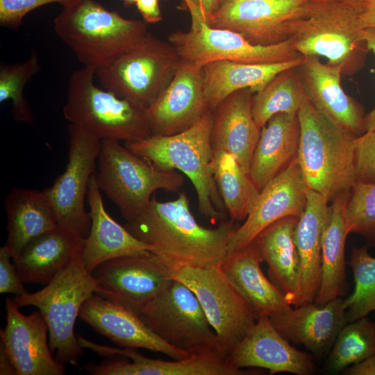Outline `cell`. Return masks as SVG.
<instances>
[{
    "mask_svg": "<svg viewBox=\"0 0 375 375\" xmlns=\"http://www.w3.org/2000/svg\"><path fill=\"white\" fill-rule=\"evenodd\" d=\"M235 222L223 220L214 228L201 226L190 211L188 195L181 192L168 201L153 195L125 227L172 268L206 267L221 265L226 258L228 244L240 226Z\"/></svg>",
    "mask_w": 375,
    "mask_h": 375,
    "instance_id": "1",
    "label": "cell"
},
{
    "mask_svg": "<svg viewBox=\"0 0 375 375\" xmlns=\"http://www.w3.org/2000/svg\"><path fill=\"white\" fill-rule=\"evenodd\" d=\"M213 110H208L190 128L174 135H151L125 142L135 154L162 170H178L192 183L199 209L206 219L225 218L226 208L212 172L211 133Z\"/></svg>",
    "mask_w": 375,
    "mask_h": 375,
    "instance_id": "2",
    "label": "cell"
},
{
    "mask_svg": "<svg viewBox=\"0 0 375 375\" xmlns=\"http://www.w3.org/2000/svg\"><path fill=\"white\" fill-rule=\"evenodd\" d=\"M83 240L67 265L42 290L12 299L19 308L31 306L41 312L49 326V347L54 358L74 366H78L83 349L75 335V322L83 303L97 290L96 280L83 263Z\"/></svg>",
    "mask_w": 375,
    "mask_h": 375,
    "instance_id": "3",
    "label": "cell"
},
{
    "mask_svg": "<svg viewBox=\"0 0 375 375\" xmlns=\"http://www.w3.org/2000/svg\"><path fill=\"white\" fill-rule=\"evenodd\" d=\"M297 117L300 126L297 160L306 186L332 201L356 183L354 137L342 131L307 98Z\"/></svg>",
    "mask_w": 375,
    "mask_h": 375,
    "instance_id": "4",
    "label": "cell"
},
{
    "mask_svg": "<svg viewBox=\"0 0 375 375\" xmlns=\"http://www.w3.org/2000/svg\"><path fill=\"white\" fill-rule=\"evenodd\" d=\"M147 24L124 18L94 0H78L62 7L53 28L84 67L96 70L138 42L148 33Z\"/></svg>",
    "mask_w": 375,
    "mask_h": 375,
    "instance_id": "5",
    "label": "cell"
},
{
    "mask_svg": "<svg viewBox=\"0 0 375 375\" xmlns=\"http://www.w3.org/2000/svg\"><path fill=\"white\" fill-rule=\"evenodd\" d=\"M95 70L83 67L69 76L65 118L100 140L125 142L152 135L148 108L101 88Z\"/></svg>",
    "mask_w": 375,
    "mask_h": 375,
    "instance_id": "6",
    "label": "cell"
},
{
    "mask_svg": "<svg viewBox=\"0 0 375 375\" xmlns=\"http://www.w3.org/2000/svg\"><path fill=\"white\" fill-rule=\"evenodd\" d=\"M359 14L342 0H309L291 23L288 38L303 56L324 57L328 64L349 70L366 47Z\"/></svg>",
    "mask_w": 375,
    "mask_h": 375,
    "instance_id": "7",
    "label": "cell"
},
{
    "mask_svg": "<svg viewBox=\"0 0 375 375\" xmlns=\"http://www.w3.org/2000/svg\"><path fill=\"white\" fill-rule=\"evenodd\" d=\"M97 167L99 189L126 222L149 205L156 190L178 192L184 183L176 170L158 169L117 140H101Z\"/></svg>",
    "mask_w": 375,
    "mask_h": 375,
    "instance_id": "8",
    "label": "cell"
},
{
    "mask_svg": "<svg viewBox=\"0 0 375 375\" xmlns=\"http://www.w3.org/2000/svg\"><path fill=\"white\" fill-rule=\"evenodd\" d=\"M181 59L169 42L149 32L95 70L103 89L149 108L169 85Z\"/></svg>",
    "mask_w": 375,
    "mask_h": 375,
    "instance_id": "9",
    "label": "cell"
},
{
    "mask_svg": "<svg viewBox=\"0 0 375 375\" xmlns=\"http://www.w3.org/2000/svg\"><path fill=\"white\" fill-rule=\"evenodd\" d=\"M134 311L173 347L191 355L216 354L224 358L199 301L183 283L172 279L160 293Z\"/></svg>",
    "mask_w": 375,
    "mask_h": 375,
    "instance_id": "10",
    "label": "cell"
},
{
    "mask_svg": "<svg viewBox=\"0 0 375 375\" xmlns=\"http://www.w3.org/2000/svg\"><path fill=\"white\" fill-rule=\"evenodd\" d=\"M172 278L194 293L226 358L256 322V312L225 275L221 265L174 267Z\"/></svg>",
    "mask_w": 375,
    "mask_h": 375,
    "instance_id": "11",
    "label": "cell"
},
{
    "mask_svg": "<svg viewBox=\"0 0 375 375\" xmlns=\"http://www.w3.org/2000/svg\"><path fill=\"white\" fill-rule=\"evenodd\" d=\"M68 135L65 170L44 192L54 209L58 226L85 239L91 226L85 199L94 174L101 140L73 124H69Z\"/></svg>",
    "mask_w": 375,
    "mask_h": 375,
    "instance_id": "12",
    "label": "cell"
},
{
    "mask_svg": "<svg viewBox=\"0 0 375 375\" xmlns=\"http://www.w3.org/2000/svg\"><path fill=\"white\" fill-rule=\"evenodd\" d=\"M182 61L203 67L208 62L228 60L241 63H273L303 58L290 39L269 44H255L235 31L217 28L203 22L199 28L176 31L168 36Z\"/></svg>",
    "mask_w": 375,
    "mask_h": 375,
    "instance_id": "13",
    "label": "cell"
},
{
    "mask_svg": "<svg viewBox=\"0 0 375 375\" xmlns=\"http://www.w3.org/2000/svg\"><path fill=\"white\" fill-rule=\"evenodd\" d=\"M172 267L148 251L107 260L92 275L96 294L136 310L160 293L172 281Z\"/></svg>",
    "mask_w": 375,
    "mask_h": 375,
    "instance_id": "14",
    "label": "cell"
},
{
    "mask_svg": "<svg viewBox=\"0 0 375 375\" xmlns=\"http://www.w3.org/2000/svg\"><path fill=\"white\" fill-rule=\"evenodd\" d=\"M308 1L221 0L206 23L238 33L255 44H274L288 39L291 23L303 15Z\"/></svg>",
    "mask_w": 375,
    "mask_h": 375,
    "instance_id": "15",
    "label": "cell"
},
{
    "mask_svg": "<svg viewBox=\"0 0 375 375\" xmlns=\"http://www.w3.org/2000/svg\"><path fill=\"white\" fill-rule=\"evenodd\" d=\"M307 186L297 156L260 192L247 217L228 244V255L252 242L267 226L288 216L299 217L306 206Z\"/></svg>",
    "mask_w": 375,
    "mask_h": 375,
    "instance_id": "16",
    "label": "cell"
},
{
    "mask_svg": "<svg viewBox=\"0 0 375 375\" xmlns=\"http://www.w3.org/2000/svg\"><path fill=\"white\" fill-rule=\"evenodd\" d=\"M297 70L306 98L322 115L354 138L367 131L362 106L341 85L342 66L324 64L317 56H306Z\"/></svg>",
    "mask_w": 375,
    "mask_h": 375,
    "instance_id": "17",
    "label": "cell"
},
{
    "mask_svg": "<svg viewBox=\"0 0 375 375\" xmlns=\"http://www.w3.org/2000/svg\"><path fill=\"white\" fill-rule=\"evenodd\" d=\"M12 299H6V326L0 330L17 375H63V364L53 358L48 342L49 326L40 310L23 315Z\"/></svg>",
    "mask_w": 375,
    "mask_h": 375,
    "instance_id": "18",
    "label": "cell"
},
{
    "mask_svg": "<svg viewBox=\"0 0 375 375\" xmlns=\"http://www.w3.org/2000/svg\"><path fill=\"white\" fill-rule=\"evenodd\" d=\"M209 110L203 90V67L181 62L169 85L148 108L151 133L171 135L197 122Z\"/></svg>",
    "mask_w": 375,
    "mask_h": 375,
    "instance_id": "19",
    "label": "cell"
},
{
    "mask_svg": "<svg viewBox=\"0 0 375 375\" xmlns=\"http://www.w3.org/2000/svg\"><path fill=\"white\" fill-rule=\"evenodd\" d=\"M226 360L236 368H262L269 370L270 374L287 372L310 375L315 369L312 355L292 345L267 315L258 317Z\"/></svg>",
    "mask_w": 375,
    "mask_h": 375,
    "instance_id": "20",
    "label": "cell"
},
{
    "mask_svg": "<svg viewBox=\"0 0 375 375\" xmlns=\"http://www.w3.org/2000/svg\"><path fill=\"white\" fill-rule=\"evenodd\" d=\"M79 317L120 347L160 352L174 360L191 356L162 340L133 310L96 293L83 303Z\"/></svg>",
    "mask_w": 375,
    "mask_h": 375,
    "instance_id": "21",
    "label": "cell"
},
{
    "mask_svg": "<svg viewBox=\"0 0 375 375\" xmlns=\"http://www.w3.org/2000/svg\"><path fill=\"white\" fill-rule=\"evenodd\" d=\"M277 331L290 342L302 345L315 357L329 353L347 323L343 299L324 305L310 303L269 316Z\"/></svg>",
    "mask_w": 375,
    "mask_h": 375,
    "instance_id": "22",
    "label": "cell"
},
{
    "mask_svg": "<svg viewBox=\"0 0 375 375\" xmlns=\"http://www.w3.org/2000/svg\"><path fill=\"white\" fill-rule=\"evenodd\" d=\"M87 201L91 226L83 240L82 256L90 273L103 262L151 251V247L117 222L107 212L95 174L90 181Z\"/></svg>",
    "mask_w": 375,
    "mask_h": 375,
    "instance_id": "23",
    "label": "cell"
},
{
    "mask_svg": "<svg viewBox=\"0 0 375 375\" xmlns=\"http://www.w3.org/2000/svg\"><path fill=\"white\" fill-rule=\"evenodd\" d=\"M253 95L249 89H244L226 98L213 110L211 133L213 150L233 154L249 174L261 132L253 117Z\"/></svg>",
    "mask_w": 375,
    "mask_h": 375,
    "instance_id": "24",
    "label": "cell"
},
{
    "mask_svg": "<svg viewBox=\"0 0 375 375\" xmlns=\"http://www.w3.org/2000/svg\"><path fill=\"white\" fill-rule=\"evenodd\" d=\"M298 219L294 216L278 219L253 240L268 267L269 279L294 307L298 306L301 280L300 260L294 240Z\"/></svg>",
    "mask_w": 375,
    "mask_h": 375,
    "instance_id": "25",
    "label": "cell"
},
{
    "mask_svg": "<svg viewBox=\"0 0 375 375\" xmlns=\"http://www.w3.org/2000/svg\"><path fill=\"white\" fill-rule=\"evenodd\" d=\"M307 201L299 217L294 240L301 265L298 306L314 302L320 286L322 247L329 202L322 194L306 188Z\"/></svg>",
    "mask_w": 375,
    "mask_h": 375,
    "instance_id": "26",
    "label": "cell"
},
{
    "mask_svg": "<svg viewBox=\"0 0 375 375\" xmlns=\"http://www.w3.org/2000/svg\"><path fill=\"white\" fill-rule=\"evenodd\" d=\"M262 262L256 244L253 241L227 255L221 267L258 317L290 310L292 306L282 291L265 276L260 266Z\"/></svg>",
    "mask_w": 375,
    "mask_h": 375,
    "instance_id": "27",
    "label": "cell"
},
{
    "mask_svg": "<svg viewBox=\"0 0 375 375\" xmlns=\"http://www.w3.org/2000/svg\"><path fill=\"white\" fill-rule=\"evenodd\" d=\"M117 356L132 362L106 360L97 364L99 375H244L251 371L232 366L226 358L216 354L191 355L188 358L165 361L147 358L134 349L115 348Z\"/></svg>",
    "mask_w": 375,
    "mask_h": 375,
    "instance_id": "28",
    "label": "cell"
},
{
    "mask_svg": "<svg viewBox=\"0 0 375 375\" xmlns=\"http://www.w3.org/2000/svg\"><path fill=\"white\" fill-rule=\"evenodd\" d=\"M304 57L273 63H241L217 60L203 67V90L209 110H214L226 98L238 90L253 94L262 90L279 73L299 66Z\"/></svg>",
    "mask_w": 375,
    "mask_h": 375,
    "instance_id": "29",
    "label": "cell"
},
{
    "mask_svg": "<svg viewBox=\"0 0 375 375\" xmlns=\"http://www.w3.org/2000/svg\"><path fill=\"white\" fill-rule=\"evenodd\" d=\"M299 138L297 115L278 113L261 128L249 170L260 192L297 156Z\"/></svg>",
    "mask_w": 375,
    "mask_h": 375,
    "instance_id": "30",
    "label": "cell"
},
{
    "mask_svg": "<svg viewBox=\"0 0 375 375\" xmlns=\"http://www.w3.org/2000/svg\"><path fill=\"white\" fill-rule=\"evenodd\" d=\"M8 238L5 247L12 259L31 241L58 226L54 209L44 191L13 188L4 200Z\"/></svg>",
    "mask_w": 375,
    "mask_h": 375,
    "instance_id": "31",
    "label": "cell"
},
{
    "mask_svg": "<svg viewBox=\"0 0 375 375\" xmlns=\"http://www.w3.org/2000/svg\"><path fill=\"white\" fill-rule=\"evenodd\" d=\"M348 195L338 196L329 206L322 240L320 286L313 302L317 306L347 292L345 244L350 233L346 217Z\"/></svg>",
    "mask_w": 375,
    "mask_h": 375,
    "instance_id": "32",
    "label": "cell"
},
{
    "mask_svg": "<svg viewBox=\"0 0 375 375\" xmlns=\"http://www.w3.org/2000/svg\"><path fill=\"white\" fill-rule=\"evenodd\" d=\"M83 239L59 226L35 238L12 259L20 278L24 283L47 285Z\"/></svg>",
    "mask_w": 375,
    "mask_h": 375,
    "instance_id": "33",
    "label": "cell"
},
{
    "mask_svg": "<svg viewBox=\"0 0 375 375\" xmlns=\"http://www.w3.org/2000/svg\"><path fill=\"white\" fill-rule=\"evenodd\" d=\"M212 172L226 210L235 221L245 220L260 193L236 158L213 150Z\"/></svg>",
    "mask_w": 375,
    "mask_h": 375,
    "instance_id": "34",
    "label": "cell"
},
{
    "mask_svg": "<svg viewBox=\"0 0 375 375\" xmlns=\"http://www.w3.org/2000/svg\"><path fill=\"white\" fill-rule=\"evenodd\" d=\"M306 97L297 67L276 75L262 90L252 97L253 119L262 128L274 115H297Z\"/></svg>",
    "mask_w": 375,
    "mask_h": 375,
    "instance_id": "35",
    "label": "cell"
},
{
    "mask_svg": "<svg viewBox=\"0 0 375 375\" xmlns=\"http://www.w3.org/2000/svg\"><path fill=\"white\" fill-rule=\"evenodd\" d=\"M375 354V322L367 317L347 322L340 331L326 361V371L342 372Z\"/></svg>",
    "mask_w": 375,
    "mask_h": 375,
    "instance_id": "36",
    "label": "cell"
},
{
    "mask_svg": "<svg viewBox=\"0 0 375 375\" xmlns=\"http://www.w3.org/2000/svg\"><path fill=\"white\" fill-rule=\"evenodd\" d=\"M369 246L353 247L350 265L354 280L353 292L343 299L347 322L367 317L375 312V258L368 251Z\"/></svg>",
    "mask_w": 375,
    "mask_h": 375,
    "instance_id": "37",
    "label": "cell"
},
{
    "mask_svg": "<svg viewBox=\"0 0 375 375\" xmlns=\"http://www.w3.org/2000/svg\"><path fill=\"white\" fill-rule=\"evenodd\" d=\"M38 53L32 50L24 62L1 64L0 67V102L12 101L11 115L15 121L32 124L33 115L24 89L40 70Z\"/></svg>",
    "mask_w": 375,
    "mask_h": 375,
    "instance_id": "38",
    "label": "cell"
},
{
    "mask_svg": "<svg viewBox=\"0 0 375 375\" xmlns=\"http://www.w3.org/2000/svg\"><path fill=\"white\" fill-rule=\"evenodd\" d=\"M346 217L351 233L362 236L375 247V183L357 182L349 193Z\"/></svg>",
    "mask_w": 375,
    "mask_h": 375,
    "instance_id": "39",
    "label": "cell"
},
{
    "mask_svg": "<svg viewBox=\"0 0 375 375\" xmlns=\"http://www.w3.org/2000/svg\"><path fill=\"white\" fill-rule=\"evenodd\" d=\"M356 183H375V131L354 138Z\"/></svg>",
    "mask_w": 375,
    "mask_h": 375,
    "instance_id": "40",
    "label": "cell"
},
{
    "mask_svg": "<svg viewBox=\"0 0 375 375\" xmlns=\"http://www.w3.org/2000/svg\"><path fill=\"white\" fill-rule=\"evenodd\" d=\"M78 0H0V25L17 28L31 11L49 3L67 6Z\"/></svg>",
    "mask_w": 375,
    "mask_h": 375,
    "instance_id": "41",
    "label": "cell"
},
{
    "mask_svg": "<svg viewBox=\"0 0 375 375\" xmlns=\"http://www.w3.org/2000/svg\"><path fill=\"white\" fill-rule=\"evenodd\" d=\"M10 258L8 249L3 245L0 249V293L22 296L27 292Z\"/></svg>",
    "mask_w": 375,
    "mask_h": 375,
    "instance_id": "42",
    "label": "cell"
},
{
    "mask_svg": "<svg viewBox=\"0 0 375 375\" xmlns=\"http://www.w3.org/2000/svg\"><path fill=\"white\" fill-rule=\"evenodd\" d=\"M135 5L147 24H155L162 19L159 0H137Z\"/></svg>",
    "mask_w": 375,
    "mask_h": 375,
    "instance_id": "43",
    "label": "cell"
},
{
    "mask_svg": "<svg viewBox=\"0 0 375 375\" xmlns=\"http://www.w3.org/2000/svg\"><path fill=\"white\" fill-rule=\"evenodd\" d=\"M342 372L347 375H375V354L349 366Z\"/></svg>",
    "mask_w": 375,
    "mask_h": 375,
    "instance_id": "44",
    "label": "cell"
},
{
    "mask_svg": "<svg viewBox=\"0 0 375 375\" xmlns=\"http://www.w3.org/2000/svg\"><path fill=\"white\" fill-rule=\"evenodd\" d=\"M363 39L367 49L375 55V28H364ZM367 131H375V107L366 115Z\"/></svg>",
    "mask_w": 375,
    "mask_h": 375,
    "instance_id": "45",
    "label": "cell"
},
{
    "mask_svg": "<svg viewBox=\"0 0 375 375\" xmlns=\"http://www.w3.org/2000/svg\"><path fill=\"white\" fill-rule=\"evenodd\" d=\"M359 20L363 29L375 28V0H366L359 14Z\"/></svg>",
    "mask_w": 375,
    "mask_h": 375,
    "instance_id": "46",
    "label": "cell"
},
{
    "mask_svg": "<svg viewBox=\"0 0 375 375\" xmlns=\"http://www.w3.org/2000/svg\"><path fill=\"white\" fill-rule=\"evenodd\" d=\"M0 374H17V372L12 360L1 342L0 344Z\"/></svg>",
    "mask_w": 375,
    "mask_h": 375,
    "instance_id": "47",
    "label": "cell"
},
{
    "mask_svg": "<svg viewBox=\"0 0 375 375\" xmlns=\"http://www.w3.org/2000/svg\"><path fill=\"white\" fill-rule=\"evenodd\" d=\"M194 6L197 8L202 18L206 22V19L219 6L221 0H192Z\"/></svg>",
    "mask_w": 375,
    "mask_h": 375,
    "instance_id": "48",
    "label": "cell"
},
{
    "mask_svg": "<svg viewBox=\"0 0 375 375\" xmlns=\"http://www.w3.org/2000/svg\"><path fill=\"white\" fill-rule=\"evenodd\" d=\"M185 5L187 9L189 10L191 19L192 24L191 28L195 30L199 28L201 24L204 22L197 8L194 6L192 0H182Z\"/></svg>",
    "mask_w": 375,
    "mask_h": 375,
    "instance_id": "49",
    "label": "cell"
},
{
    "mask_svg": "<svg viewBox=\"0 0 375 375\" xmlns=\"http://www.w3.org/2000/svg\"><path fill=\"white\" fill-rule=\"evenodd\" d=\"M356 8L360 12L362 11L366 0H342Z\"/></svg>",
    "mask_w": 375,
    "mask_h": 375,
    "instance_id": "50",
    "label": "cell"
},
{
    "mask_svg": "<svg viewBox=\"0 0 375 375\" xmlns=\"http://www.w3.org/2000/svg\"><path fill=\"white\" fill-rule=\"evenodd\" d=\"M122 1H124V3L126 5L130 6V5H132L133 3H135L137 0H122Z\"/></svg>",
    "mask_w": 375,
    "mask_h": 375,
    "instance_id": "51",
    "label": "cell"
}]
</instances>
